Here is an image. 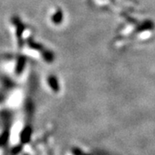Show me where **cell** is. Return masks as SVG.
Instances as JSON below:
<instances>
[]
</instances>
